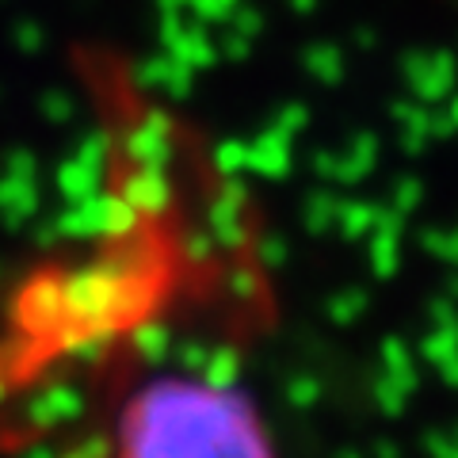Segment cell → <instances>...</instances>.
Returning <instances> with one entry per match:
<instances>
[{
	"label": "cell",
	"instance_id": "1",
	"mask_svg": "<svg viewBox=\"0 0 458 458\" xmlns=\"http://www.w3.org/2000/svg\"><path fill=\"white\" fill-rule=\"evenodd\" d=\"M111 458H276L252 401L218 378L161 375L126 397Z\"/></svg>",
	"mask_w": 458,
	"mask_h": 458
}]
</instances>
